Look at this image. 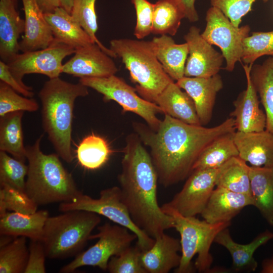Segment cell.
<instances>
[{"label": "cell", "mask_w": 273, "mask_h": 273, "mask_svg": "<svg viewBox=\"0 0 273 273\" xmlns=\"http://www.w3.org/2000/svg\"><path fill=\"white\" fill-rule=\"evenodd\" d=\"M253 206L251 195L216 187L200 214L210 223L231 222L242 209Z\"/></svg>", "instance_id": "ac0fdd59"}, {"label": "cell", "mask_w": 273, "mask_h": 273, "mask_svg": "<svg viewBox=\"0 0 273 273\" xmlns=\"http://www.w3.org/2000/svg\"><path fill=\"white\" fill-rule=\"evenodd\" d=\"M139 135L125 138L121 171L117 179L122 201L134 223L155 239L174 228V220L158 204V178L150 153Z\"/></svg>", "instance_id": "7a4b0ae2"}, {"label": "cell", "mask_w": 273, "mask_h": 273, "mask_svg": "<svg viewBox=\"0 0 273 273\" xmlns=\"http://www.w3.org/2000/svg\"><path fill=\"white\" fill-rule=\"evenodd\" d=\"M0 79L10 86L18 93L27 98H32L34 93L32 87L26 84H22L14 76L11 72L8 65L0 61Z\"/></svg>", "instance_id": "f6af8a7d"}, {"label": "cell", "mask_w": 273, "mask_h": 273, "mask_svg": "<svg viewBox=\"0 0 273 273\" xmlns=\"http://www.w3.org/2000/svg\"><path fill=\"white\" fill-rule=\"evenodd\" d=\"M250 166L239 156L229 160L219 168L216 186L251 195Z\"/></svg>", "instance_id": "d6a6232c"}, {"label": "cell", "mask_w": 273, "mask_h": 273, "mask_svg": "<svg viewBox=\"0 0 273 273\" xmlns=\"http://www.w3.org/2000/svg\"><path fill=\"white\" fill-rule=\"evenodd\" d=\"M43 14L53 13L61 7L60 0H36Z\"/></svg>", "instance_id": "7dc6e473"}, {"label": "cell", "mask_w": 273, "mask_h": 273, "mask_svg": "<svg viewBox=\"0 0 273 273\" xmlns=\"http://www.w3.org/2000/svg\"><path fill=\"white\" fill-rule=\"evenodd\" d=\"M28 166L7 153L0 151V184H7L25 191Z\"/></svg>", "instance_id": "74e56055"}, {"label": "cell", "mask_w": 273, "mask_h": 273, "mask_svg": "<svg viewBox=\"0 0 273 273\" xmlns=\"http://www.w3.org/2000/svg\"><path fill=\"white\" fill-rule=\"evenodd\" d=\"M98 233L91 235L90 239L98 241L85 251L79 253L75 259L63 266L61 273H70L84 266L98 267L107 271L110 258L118 256L137 240L136 235L127 228L119 224L105 223L98 228Z\"/></svg>", "instance_id": "30bf717a"}, {"label": "cell", "mask_w": 273, "mask_h": 273, "mask_svg": "<svg viewBox=\"0 0 273 273\" xmlns=\"http://www.w3.org/2000/svg\"><path fill=\"white\" fill-rule=\"evenodd\" d=\"M142 252L136 244L130 246L110 258L107 270L110 273H147L142 263Z\"/></svg>", "instance_id": "60d3db41"}, {"label": "cell", "mask_w": 273, "mask_h": 273, "mask_svg": "<svg viewBox=\"0 0 273 273\" xmlns=\"http://www.w3.org/2000/svg\"><path fill=\"white\" fill-rule=\"evenodd\" d=\"M206 24L201 33L211 45L218 47L226 62L225 69L232 72L237 62H241L243 41L249 35L250 27H237L219 9L212 7L206 12Z\"/></svg>", "instance_id": "8fae6325"}, {"label": "cell", "mask_w": 273, "mask_h": 273, "mask_svg": "<svg viewBox=\"0 0 273 273\" xmlns=\"http://www.w3.org/2000/svg\"><path fill=\"white\" fill-rule=\"evenodd\" d=\"M41 134L26 147L28 171L25 193L38 205L71 202L82 193L72 174L57 153L46 154L40 149Z\"/></svg>", "instance_id": "277c9868"}, {"label": "cell", "mask_w": 273, "mask_h": 273, "mask_svg": "<svg viewBox=\"0 0 273 273\" xmlns=\"http://www.w3.org/2000/svg\"><path fill=\"white\" fill-rule=\"evenodd\" d=\"M61 7L66 10L69 13H71L72 6L73 0H60Z\"/></svg>", "instance_id": "681fc988"}, {"label": "cell", "mask_w": 273, "mask_h": 273, "mask_svg": "<svg viewBox=\"0 0 273 273\" xmlns=\"http://www.w3.org/2000/svg\"><path fill=\"white\" fill-rule=\"evenodd\" d=\"M5 82H0V117L16 111L35 112L39 108L37 101L18 94Z\"/></svg>", "instance_id": "ab89813d"}, {"label": "cell", "mask_w": 273, "mask_h": 273, "mask_svg": "<svg viewBox=\"0 0 273 273\" xmlns=\"http://www.w3.org/2000/svg\"><path fill=\"white\" fill-rule=\"evenodd\" d=\"M110 49L121 58L136 84V92L144 99H154L171 82L155 55L152 40L130 38L113 39Z\"/></svg>", "instance_id": "5b68a950"}, {"label": "cell", "mask_w": 273, "mask_h": 273, "mask_svg": "<svg viewBox=\"0 0 273 273\" xmlns=\"http://www.w3.org/2000/svg\"><path fill=\"white\" fill-rule=\"evenodd\" d=\"M182 5L185 13L186 18L190 22H196L199 20V17L195 8L197 0H178Z\"/></svg>", "instance_id": "bcb514c9"}, {"label": "cell", "mask_w": 273, "mask_h": 273, "mask_svg": "<svg viewBox=\"0 0 273 273\" xmlns=\"http://www.w3.org/2000/svg\"><path fill=\"white\" fill-rule=\"evenodd\" d=\"M74 54L63 65L62 73L80 78L106 77L115 75L118 72L112 57L96 43L76 49Z\"/></svg>", "instance_id": "9a60e30c"}, {"label": "cell", "mask_w": 273, "mask_h": 273, "mask_svg": "<svg viewBox=\"0 0 273 273\" xmlns=\"http://www.w3.org/2000/svg\"><path fill=\"white\" fill-rule=\"evenodd\" d=\"M219 168L193 170L181 190L161 206L184 216L200 214L216 186Z\"/></svg>", "instance_id": "4fadbf2b"}, {"label": "cell", "mask_w": 273, "mask_h": 273, "mask_svg": "<svg viewBox=\"0 0 273 273\" xmlns=\"http://www.w3.org/2000/svg\"><path fill=\"white\" fill-rule=\"evenodd\" d=\"M59 210L63 212L81 210L103 215L134 233L137 237L136 244L142 251L151 248L155 241L154 238L134 223L122 201L121 190L118 186L102 190L98 198H93L82 193L72 201L61 203Z\"/></svg>", "instance_id": "ba28073f"}, {"label": "cell", "mask_w": 273, "mask_h": 273, "mask_svg": "<svg viewBox=\"0 0 273 273\" xmlns=\"http://www.w3.org/2000/svg\"><path fill=\"white\" fill-rule=\"evenodd\" d=\"M228 228L217 234L214 242L228 250L232 258L234 270L255 271L258 264L253 257L254 253L259 247L273 238V233L266 230L259 234L250 243L241 244L233 240Z\"/></svg>", "instance_id": "603a6c76"}, {"label": "cell", "mask_w": 273, "mask_h": 273, "mask_svg": "<svg viewBox=\"0 0 273 273\" xmlns=\"http://www.w3.org/2000/svg\"><path fill=\"white\" fill-rule=\"evenodd\" d=\"M176 84L192 99L202 125L211 120L217 93L223 88L221 76L217 74L210 77L184 76Z\"/></svg>", "instance_id": "e0dca14e"}, {"label": "cell", "mask_w": 273, "mask_h": 273, "mask_svg": "<svg viewBox=\"0 0 273 273\" xmlns=\"http://www.w3.org/2000/svg\"><path fill=\"white\" fill-rule=\"evenodd\" d=\"M132 127L150 150L158 182L167 188L187 178L204 149L218 137L236 131L234 119L212 127L189 124L164 114L158 129L133 122Z\"/></svg>", "instance_id": "6da1fadb"}, {"label": "cell", "mask_w": 273, "mask_h": 273, "mask_svg": "<svg viewBox=\"0 0 273 273\" xmlns=\"http://www.w3.org/2000/svg\"><path fill=\"white\" fill-rule=\"evenodd\" d=\"M96 1L73 0L70 14L89 35L92 40L98 44L104 52L112 58H117L110 48L106 47L97 37L98 25L95 8Z\"/></svg>", "instance_id": "d590c367"}, {"label": "cell", "mask_w": 273, "mask_h": 273, "mask_svg": "<svg viewBox=\"0 0 273 273\" xmlns=\"http://www.w3.org/2000/svg\"><path fill=\"white\" fill-rule=\"evenodd\" d=\"M23 112H13L0 117V151L25 162L27 158L22 126Z\"/></svg>", "instance_id": "f1b7e54d"}, {"label": "cell", "mask_w": 273, "mask_h": 273, "mask_svg": "<svg viewBox=\"0 0 273 273\" xmlns=\"http://www.w3.org/2000/svg\"><path fill=\"white\" fill-rule=\"evenodd\" d=\"M111 150L107 141L94 134L84 138L76 150L78 162L84 168L96 170L108 161Z\"/></svg>", "instance_id": "836d02e7"}, {"label": "cell", "mask_w": 273, "mask_h": 273, "mask_svg": "<svg viewBox=\"0 0 273 273\" xmlns=\"http://www.w3.org/2000/svg\"><path fill=\"white\" fill-rule=\"evenodd\" d=\"M250 77L264 108L265 129L273 133V56L269 57L261 64H253Z\"/></svg>", "instance_id": "f546056e"}, {"label": "cell", "mask_w": 273, "mask_h": 273, "mask_svg": "<svg viewBox=\"0 0 273 273\" xmlns=\"http://www.w3.org/2000/svg\"><path fill=\"white\" fill-rule=\"evenodd\" d=\"M29 256L24 273H45V259L47 257L43 245L40 240H30Z\"/></svg>", "instance_id": "ee69618b"}, {"label": "cell", "mask_w": 273, "mask_h": 273, "mask_svg": "<svg viewBox=\"0 0 273 273\" xmlns=\"http://www.w3.org/2000/svg\"><path fill=\"white\" fill-rule=\"evenodd\" d=\"M189 54L185 68V76L210 77L218 74L224 58L200 33V29L191 26L184 35Z\"/></svg>", "instance_id": "5bb4252c"}, {"label": "cell", "mask_w": 273, "mask_h": 273, "mask_svg": "<svg viewBox=\"0 0 273 273\" xmlns=\"http://www.w3.org/2000/svg\"><path fill=\"white\" fill-rule=\"evenodd\" d=\"M256 0H210L212 7L219 9L232 24L238 27L243 17L252 10L253 4ZM266 3L269 0H262Z\"/></svg>", "instance_id": "b9f144b4"}, {"label": "cell", "mask_w": 273, "mask_h": 273, "mask_svg": "<svg viewBox=\"0 0 273 273\" xmlns=\"http://www.w3.org/2000/svg\"><path fill=\"white\" fill-rule=\"evenodd\" d=\"M149 249L142 251L141 261L147 273H168L176 268L181 260L180 240L165 233L154 239Z\"/></svg>", "instance_id": "7402d4cb"}, {"label": "cell", "mask_w": 273, "mask_h": 273, "mask_svg": "<svg viewBox=\"0 0 273 273\" xmlns=\"http://www.w3.org/2000/svg\"><path fill=\"white\" fill-rule=\"evenodd\" d=\"M49 216L48 211L46 210H38L31 214L8 211L0 217V234L41 240Z\"/></svg>", "instance_id": "d4e9b609"}, {"label": "cell", "mask_w": 273, "mask_h": 273, "mask_svg": "<svg viewBox=\"0 0 273 273\" xmlns=\"http://www.w3.org/2000/svg\"><path fill=\"white\" fill-rule=\"evenodd\" d=\"M155 55L165 72L173 80L185 76L189 54L188 44L176 43L168 35L154 37L152 40Z\"/></svg>", "instance_id": "4316f807"}, {"label": "cell", "mask_w": 273, "mask_h": 273, "mask_svg": "<svg viewBox=\"0 0 273 273\" xmlns=\"http://www.w3.org/2000/svg\"><path fill=\"white\" fill-rule=\"evenodd\" d=\"M136 13V24L133 34L142 39L152 33L154 4L148 0H130Z\"/></svg>", "instance_id": "7bdbcfd3"}, {"label": "cell", "mask_w": 273, "mask_h": 273, "mask_svg": "<svg viewBox=\"0 0 273 273\" xmlns=\"http://www.w3.org/2000/svg\"><path fill=\"white\" fill-rule=\"evenodd\" d=\"M162 210L174 220V228L179 233L181 245V260L174 269L175 273H191L194 268L192 260L197 255L195 268L200 272L210 271L213 257L210 253L211 246L217 234L228 228L231 222L210 223L196 217L184 216L176 211L161 206Z\"/></svg>", "instance_id": "52a82bcc"}, {"label": "cell", "mask_w": 273, "mask_h": 273, "mask_svg": "<svg viewBox=\"0 0 273 273\" xmlns=\"http://www.w3.org/2000/svg\"><path fill=\"white\" fill-rule=\"evenodd\" d=\"M184 18L185 11L178 0H158L154 4L152 33L175 35Z\"/></svg>", "instance_id": "1f68e13d"}, {"label": "cell", "mask_w": 273, "mask_h": 273, "mask_svg": "<svg viewBox=\"0 0 273 273\" xmlns=\"http://www.w3.org/2000/svg\"><path fill=\"white\" fill-rule=\"evenodd\" d=\"M249 175L253 206L273 227V167L251 166Z\"/></svg>", "instance_id": "83f0119b"}, {"label": "cell", "mask_w": 273, "mask_h": 273, "mask_svg": "<svg viewBox=\"0 0 273 273\" xmlns=\"http://www.w3.org/2000/svg\"><path fill=\"white\" fill-rule=\"evenodd\" d=\"M25 31L19 41L22 52L46 48L54 41L51 29L36 0H22Z\"/></svg>", "instance_id": "44dd1931"}, {"label": "cell", "mask_w": 273, "mask_h": 273, "mask_svg": "<svg viewBox=\"0 0 273 273\" xmlns=\"http://www.w3.org/2000/svg\"><path fill=\"white\" fill-rule=\"evenodd\" d=\"M28 256L26 237L14 238L0 247V273H24Z\"/></svg>", "instance_id": "e575fe53"}, {"label": "cell", "mask_w": 273, "mask_h": 273, "mask_svg": "<svg viewBox=\"0 0 273 273\" xmlns=\"http://www.w3.org/2000/svg\"><path fill=\"white\" fill-rule=\"evenodd\" d=\"M153 103L160 107L164 114L189 124L202 125L192 99L174 81L156 97Z\"/></svg>", "instance_id": "cb8c5ba5"}, {"label": "cell", "mask_w": 273, "mask_h": 273, "mask_svg": "<svg viewBox=\"0 0 273 273\" xmlns=\"http://www.w3.org/2000/svg\"><path fill=\"white\" fill-rule=\"evenodd\" d=\"M261 272L273 273V255L263 260L261 263Z\"/></svg>", "instance_id": "c3c4849f"}, {"label": "cell", "mask_w": 273, "mask_h": 273, "mask_svg": "<svg viewBox=\"0 0 273 273\" xmlns=\"http://www.w3.org/2000/svg\"><path fill=\"white\" fill-rule=\"evenodd\" d=\"M47 219L41 241L47 257L62 259L78 254L101 222L100 215L81 210L63 212Z\"/></svg>", "instance_id": "8992f818"}, {"label": "cell", "mask_w": 273, "mask_h": 273, "mask_svg": "<svg viewBox=\"0 0 273 273\" xmlns=\"http://www.w3.org/2000/svg\"><path fill=\"white\" fill-rule=\"evenodd\" d=\"M234 140L239 157L251 166L273 167V133L266 129L256 132L235 131Z\"/></svg>", "instance_id": "d6986e66"}, {"label": "cell", "mask_w": 273, "mask_h": 273, "mask_svg": "<svg viewBox=\"0 0 273 273\" xmlns=\"http://www.w3.org/2000/svg\"><path fill=\"white\" fill-rule=\"evenodd\" d=\"M17 6L18 0H0V58L7 64L19 54L18 39L25 31Z\"/></svg>", "instance_id": "ffe728a7"}, {"label": "cell", "mask_w": 273, "mask_h": 273, "mask_svg": "<svg viewBox=\"0 0 273 273\" xmlns=\"http://www.w3.org/2000/svg\"><path fill=\"white\" fill-rule=\"evenodd\" d=\"M54 39L75 50L95 43L89 35L64 8L60 7L53 13L44 14Z\"/></svg>", "instance_id": "484cf974"}, {"label": "cell", "mask_w": 273, "mask_h": 273, "mask_svg": "<svg viewBox=\"0 0 273 273\" xmlns=\"http://www.w3.org/2000/svg\"><path fill=\"white\" fill-rule=\"evenodd\" d=\"M87 88L58 77L46 81L38 94L43 129L56 153L67 163L74 158L71 147L74 103L77 98L88 95Z\"/></svg>", "instance_id": "3957f363"}, {"label": "cell", "mask_w": 273, "mask_h": 273, "mask_svg": "<svg viewBox=\"0 0 273 273\" xmlns=\"http://www.w3.org/2000/svg\"><path fill=\"white\" fill-rule=\"evenodd\" d=\"M252 65L243 66L247 87L234 101V109L230 114L234 119L236 129L241 132L260 131L266 127L265 114L259 107L257 93L250 77Z\"/></svg>", "instance_id": "2e32d148"}, {"label": "cell", "mask_w": 273, "mask_h": 273, "mask_svg": "<svg viewBox=\"0 0 273 273\" xmlns=\"http://www.w3.org/2000/svg\"><path fill=\"white\" fill-rule=\"evenodd\" d=\"M79 82L102 94L104 101H114L122 107L124 112L133 113L141 117L153 130L158 129L161 120L157 115L164 114L163 110L155 103L138 95L135 88L122 78L116 75L84 77L79 78Z\"/></svg>", "instance_id": "9c48e42d"}, {"label": "cell", "mask_w": 273, "mask_h": 273, "mask_svg": "<svg viewBox=\"0 0 273 273\" xmlns=\"http://www.w3.org/2000/svg\"><path fill=\"white\" fill-rule=\"evenodd\" d=\"M235 132L223 134L210 143L199 156L193 170L217 168L232 158L238 157L239 152L234 140Z\"/></svg>", "instance_id": "4dcf8cb0"}, {"label": "cell", "mask_w": 273, "mask_h": 273, "mask_svg": "<svg viewBox=\"0 0 273 273\" xmlns=\"http://www.w3.org/2000/svg\"><path fill=\"white\" fill-rule=\"evenodd\" d=\"M264 55L273 56V31L253 32L244 40L242 61L245 64H253Z\"/></svg>", "instance_id": "f35d334b"}, {"label": "cell", "mask_w": 273, "mask_h": 273, "mask_svg": "<svg viewBox=\"0 0 273 273\" xmlns=\"http://www.w3.org/2000/svg\"><path fill=\"white\" fill-rule=\"evenodd\" d=\"M15 237L9 235H1L0 247L4 246L10 243Z\"/></svg>", "instance_id": "f907efd6"}, {"label": "cell", "mask_w": 273, "mask_h": 273, "mask_svg": "<svg viewBox=\"0 0 273 273\" xmlns=\"http://www.w3.org/2000/svg\"><path fill=\"white\" fill-rule=\"evenodd\" d=\"M76 50L54 39L48 47L17 54L7 64L14 76L22 84L26 74L36 73L49 79L59 77L62 73V62L67 56L74 54Z\"/></svg>", "instance_id": "7c38bea8"}, {"label": "cell", "mask_w": 273, "mask_h": 273, "mask_svg": "<svg viewBox=\"0 0 273 273\" xmlns=\"http://www.w3.org/2000/svg\"><path fill=\"white\" fill-rule=\"evenodd\" d=\"M0 185V217L8 211L25 214H31L37 211L38 206L25 192L7 184Z\"/></svg>", "instance_id": "8d00e7d4"}]
</instances>
